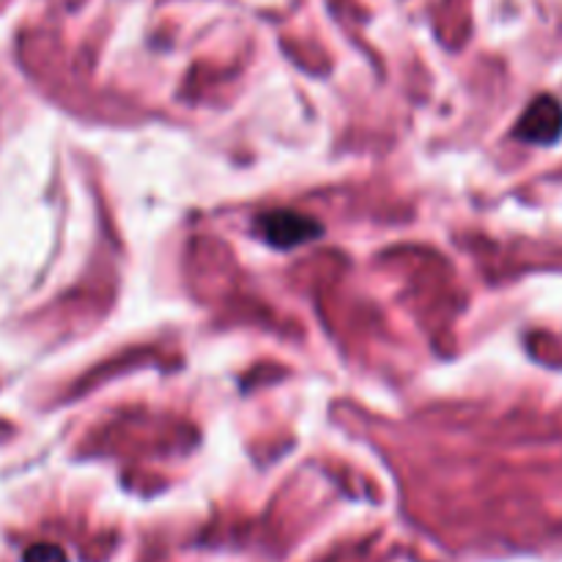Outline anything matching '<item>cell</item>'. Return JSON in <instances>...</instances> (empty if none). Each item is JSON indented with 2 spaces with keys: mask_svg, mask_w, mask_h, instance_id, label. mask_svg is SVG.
Returning a JSON list of instances; mask_svg holds the SVG:
<instances>
[{
  "mask_svg": "<svg viewBox=\"0 0 562 562\" xmlns=\"http://www.w3.org/2000/svg\"><path fill=\"white\" fill-rule=\"evenodd\" d=\"M562 135V104L554 97H538L516 124V137L538 146L560 140Z\"/></svg>",
  "mask_w": 562,
  "mask_h": 562,
  "instance_id": "obj_2",
  "label": "cell"
},
{
  "mask_svg": "<svg viewBox=\"0 0 562 562\" xmlns=\"http://www.w3.org/2000/svg\"><path fill=\"white\" fill-rule=\"evenodd\" d=\"M258 231H261L263 239L272 247L291 250V247H300L305 241L316 239L322 234V225L307 217V214L278 209V212H267L258 217Z\"/></svg>",
  "mask_w": 562,
  "mask_h": 562,
  "instance_id": "obj_1",
  "label": "cell"
},
{
  "mask_svg": "<svg viewBox=\"0 0 562 562\" xmlns=\"http://www.w3.org/2000/svg\"><path fill=\"white\" fill-rule=\"evenodd\" d=\"M25 562H66V558L60 549L49 547V543H38L25 554Z\"/></svg>",
  "mask_w": 562,
  "mask_h": 562,
  "instance_id": "obj_3",
  "label": "cell"
}]
</instances>
